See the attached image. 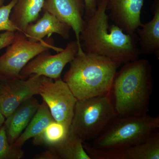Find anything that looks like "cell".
<instances>
[{
  "label": "cell",
  "instance_id": "obj_1",
  "mask_svg": "<svg viewBox=\"0 0 159 159\" xmlns=\"http://www.w3.org/2000/svg\"><path fill=\"white\" fill-rule=\"evenodd\" d=\"M107 4V0H97L96 12L84 19L80 35L83 51L108 57L120 65L139 59L141 54L138 35L125 33L116 25L109 24Z\"/></svg>",
  "mask_w": 159,
  "mask_h": 159
},
{
  "label": "cell",
  "instance_id": "obj_2",
  "mask_svg": "<svg viewBox=\"0 0 159 159\" xmlns=\"http://www.w3.org/2000/svg\"><path fill=\"white\" fill-rule=\"evenodd\" d=\"M152 89V69L148 60L139 58L123 64L110 91L117 116L147 114Z\"/></svg>",
  "mask_w": 159,
  "mask_h": 159
},
{
  "label": "cell",
  "instance_id": "obj_3",
  "mask_svg": "<svg viewBox=\"0 0 159 159\" xmlns=\"http://www.w3.org/2000/svg\"><path fill=\"white\" fill-rule=\"evenodd\" d=\"M63 80L77 100L110 92L120 64L108 57L92 53H77Z\"/></svg>",
  "mask_w": 159,
  "mask_h": 159
},
{
  "label": "cell",
  "instance_id": "obj_4",
  "mask_svg": "<svg viewBox=\"0 0 159 159\" xmlns=\"http://www.w3.org/2000/svg\"><path fill=\"white\" fill-rule=\"evenodd\" d=\"M159 128V116L152 117L147 114L116 116L91 145L98 149L134 146L145 142Z\"/></svg>",
  "mask_w": 159,
  "mask_h": 159
},
{
  "label": "cell",
  "instance_id": "obj_5",
  "mask_svg": "<svg viewBox=\"0 0 159 159\" xmlns=\"http://www.w3.org/2000/svg\"><path fill=\"white\" fill-rule=\"evenodd\" d=\"M116 116L110 92L77 100L69 132L79 137L83 142L92 141Z\"/></svg>",
  "mask_w": 159,
  "mask_h": 159
},
{
  "label": "cell",
  "instance_id": "obj_6",
  "mask_svg": "<svg viewBox=\"0 0 159 159\" xmlns=\"http://www.w3.org/2000/svg\"><path fill=\"white\" fill-rule=\"evenodd\" d=\"M47 39L32 42L22 31H16L13 41L0 56V77L23 78L20 75L22 70L38 54L47 50L57 53L62 51L63 49L55 47L53 39Z\"/></svg>",
  "mask_w": 159,
  "mask_h": 159
},
{
  "label": "cell",
  "instance_id": "obj_7",
  "mask_svg": "<svg viewBox=\"0 0 159 159\" xmlns=\"http://www.w3.org/2000/svg\"><path fill=\"white\" fill-rule=\"evenodd\" d=\"M39 95L54 120L69 129L77 100L67 84L61 78L54 80L48 77L41 86Z\"/></svg>",
  "mask_w": 159,
  "mask_h": 159
},
{
  "label": "cell",
  "instance_id": "obj_8",
  "mask_svg": "<svg viewBox=\"0 0 159 159\" xmlns=\"http://www.w3.org/2000/svg\"><path fill=\"white\" fill-rule=\"evenodd\" d=\"M48 77L32 74L25 79L0 77V109L6 119L22 103L39 95Z\"/></svg>",
  "mask_w": 159,
  "mask_h": 159
},
{
  "label": "cell",
  "instance_id": "obj_9",
  "mask_svg": "<svg viewBox=\"0 0 159 159\" xmlns=\"http://www.w3.org/2000/svg\"><path fill=\"white\" fill-rule=\"evenodd\" d=\"M76 40L68 43L66 48L57 54L47 50L34 57L22 70L20 75L24 79L37 74L55 80L61 78L65 67L73 60L79 51Z\"/></svg>",
  "mask_w": 159,
  "mask_h": 159
},
{
  "label": "cell",
  "instance_id": "obj_10",
  "mask_svg": "<svg viewBox=\"0 0 159 159\" xmlns=\"http://www.w3.org/2000/svg\"><path fill=\"white\" fill-rule=\"evenodd\" d=\"M91 159H159V132L157 130L145 142L139 145L113 149H98L83 142Z\"/></svg>",
  "mask_w": 159,
  "mask_h": 159
},
{
  "label": "cell",
  "instance_id": "obj_11",
  "mask_svg": "<svg viewBox=\"0 0 159 159\" xmlns=\"http://www.w3.org/2000/svg\"><path fill=\"white\" fill-rule=\"evenodd\" d=\"M43 10L54 15L70 27L79 46L77 53L83 52L80 46V35L85 25L84 0H44Z\"/></svg>",
  "mask_w": 159,
  "mask_h": 159
},
{
  "label": "cell",
  "instance_id": "obj_12",
  "mask_svg": "<svg viewBox=\"0 0 159 159\" xmlns=\"http://www.w3.org/2000/svg\"><path fill=\"white\" fill-rule=\"evenodd\" d=\"M109 19L128 34L141 27V14L144 0H107Z\"/></svg>",
  "mask_w": 159,
  "mask_h": 159
},
{
  "label": "cell",
  "instance_id": "obj_13",
  "mask_svg": "<svg viewBox=\"0 0 159 159\" xmlns=\"http://www.w3.org/2000/svg\"><path fill=\"white\" fill-rule=\"evenodd\" d=\"M71 29L70 26L61 21L54 15L44 11L42 17L29 24L23 32L29 40L39 42L46 37H51L53 34H58L63 39H68Z\"/></svg>",
  "mask_w": 159,
  "mask_h": 159
},
{
  "label": "cell",
  "instance_id": "obj_14",
  "mask_svg": "<svg viewBox=\"0 0 159 159\" xmlns=\"http://www.w3.org/2000/svg\"><path fill=\"white\" fill-rule=\"evenodd\" d=\"M38 100L34 97L22 103L6 119L4 123L8 142L13 145L29 125L39 107Z\"/></svg>",
  "mask_w": 159,
  "mask_h": 159
},
{
  "label": "cell",
  "instance_id": "obj_15",
  "mask_svg": "<svg viewBox=\"0 0 159 159\" xmlns=\"http://www.w3.org/2000/svg\"><path fill=\"white\" fill-rule=\"evenodd\" d=\"M153 15L148 22L142 24L136 29L139 46L141 54H155L159 57V0H154L151 6Z\"/></svg>",
  "mask_w": 159,
  "mask_h": 159
},
{
  "label": "cell",
  "instance_id": "obj_16",
  "mask_svg": "<svg viewBox=\"0 0 159 159\" xmlns=\"http://www.w3.org/2000/svg\"><path fill=\"white\" fill-rule=\"evenodd\" d=\"M10 14V19L18 29L24 32L27 26L39 18L44 0H16Z\"/></svg>",
  "mask_w": 159,
  "mask_h": 159
},
{
  "label": "cell",
  "instance_id": "obj_17",
  "mask_svg": "<svg viewBox=\"0 0 159 159\" xmlns=\"http://www.w3.org/2000/svg\"><path fill=\"white\" fill-rule=\"evenodd\" d=\"M54 120L48 107L45 102L43 101L40 104L37 111L31 119L29 125L12 145L16 147L21 148L26 142L39 134Z\"/></svg>",
  "mask_w": 159,
  "mask_h": 159
},
{
  "label": "cell",
  "instance_id": "obj_18",
  "mask_svg": "<svg viewBox=\"0 0 159 159\" xmlns=\"http://www.w3.org/2000/svg\"><path fill=\"white\" fill-rule=\"evenodd\" d=\"M83 142L80 138L68 131L61 142L49 148L55 159H91L84 148Z\"/></svg>",
  "mask_w": 159,
  "mask_h": 159
},
{
  "label": "cell",
  "instance_id": "obj_19",
  "mask_svg": "<svg viewBox=\"0 0 159 159\" xmlns=\"http://www.w3.org/2000/svg\"><path fill=\"white\" fill-rule=\"evenodd\" d=\"M69 129L65 125L54 120L37 136L33 138V144L48 147L57 145L65 138Z\"/></svg>",
  "mask_w": 159,
  "mask_h": 159
},
{
  "label": "cell",
  "instance_id": "obj_20",
  "mask_svg": "<svg viewBox=\"0 0 159 159\" xmlns=\"http://www.w3.org/2000/svg\"><path fill=\"white\" fill-rule=\"evenodd\" d=\"M25 154L21 148L9 144L4 124L0 128V159H21Z\"/></svg>",
  "mask_w": 159,
  "mask_h": 159
},
{
  "label": "cell",
  "instance_id": "obj_21",
  "mask_svg": "<svg viewBox=\"0 0 159 159\" xmlns=\"http://www.w3.org/2000/svg\"><path fill=\"white\" fill-rule=\"evenodd\" d=\"M16 0H11L8 4L0 6V31H19L10 19V14Z\"/></svg>",
  "mask_w": 159,
  "mask_h": 159
},
{
  "label": "cell",
  "instance_id": "obj_22",
  "mask_svg": "<svg viewBox=\"0 0 159 159\" xmlns=\"http://www.w3.org/2000/svg\"><path fill=\"white\" fill-rule=\"evenodd\" d=\"M15 32L6 31L0 34V51L11 44L14 39Z\"/></svg>",
  "mask_w": 159,
  "mask_h": 159
},
{
  "label": "cell",
  "instance_id": "obj_23",
  "mask_svg": "<svg viewBox=\"0 0 159 159\" xmlns=\"http://www.w3.org/2000/svg\"><path fill=\"white\" fill-rule=\"evenodd\" d=\"M85 5L84 19L93 16L97 9V0H84Z\"/></svg>",
  "mask_w": 159,
  "mask_h": 159
},
{
  "label": "cell",
  "instance_id": "obj_24",
  "mask_svg": "<svg viewBox=\"0 0 159 159\" xmlns=\"http://www.w3.org/2000/svg\"><path fill=\"white\" fill-rule=\"evenodd\" d=\"M6 120V117L5 116L2 112V111L0 109V128H1L2 125H4Z\"/></svg>",
  "mask_w": 159,
  "mask_h": 159
},
{
  "label": "cell",
  "instance_id": "obj_25",
  "mask_svg": "<svg viewBox=\"0 0 159 159\" xmlns=\"http://www.w3.org/2000/svg\"><path fill=\"white\" fill-rule=\"evenodd\" d=\"M5 2V0H0V6H3Z\"/></svg>",
  "mask_w": 159,
  "mask_h": 159
}]
</instances>
